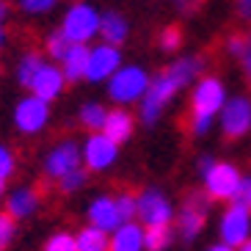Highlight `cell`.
<instances>
[{
    "mask_svg": "<svg viewBox=\"0 0 251 251\" xmlns=\"http://www.w3.org/2000/svg\"><path fill=\"white\" fill-rule=\"evenodd\" d=\"M50 122V102L39 100V97L28 94L20 100L14 108V127L23 135H39Z\"/></svg>",
    "mask_w": 251,
    "mask_h": 251,
    "instance_id": "10",
    "label": "cell"
},
{
    "mask_svg": "<svg viewBox=\"0 0 251 251\" xmlns=\"http://www.w3.org/2000/svg\"><path fill=\"white\" fill-rule=\"evenodd\" d=\"M64 86H67V77H64L61 67L45 61L42 69L36 72V77L30 80L28 91L33 97H39V100H45V102H52V100H58V97L64 94Z\"/></svg>",
    "mask_w": 251,
    "mask_h": 251,
    "instance_id": "13",
    "label": "cell"
},
{
    "mask_svg": "<svg viewBox=\"0 0 251 251\" xmlns=\"http://www.w3.org/2000/svg\"><path fill=\"white\" fill-rule=\"evenodd\" d=\"M149 72L144 67H135V64H122L116 75L108 80V97H111L116 105H130V102H141L149 91Z\"/></svg>",
    "mask_w": 251,
    "mask_h": 251,
    "instance_id": "3",
    "label": "cell"
},
{
    "mask_svg": "<svg viewBox=\"0 0 251 251\" xmlns=\"http://www.w3.org/2000/svg\"><path fill=\"white\" fill-rule=\"evenodd\" d=\"M179 45H182V33H179L177 28H166V30L160 33V50H163V52L179 50Z\"/></svg>",
    "mask_w": 251,
    "mask_h": 251,
    "instance_id": "32",
    "label": "cell"
},
{
    "mask_svg": "<svg viewBox=\"0 0 251 251\" xmlns=\"http://www.w3.org/2000/svg\"><path fill=\"white\" fill-rule=\"evenodd\" d=\"M174 240L171 226H149L144 229V251H166Z\"/></svg>",
    "mask_w": 251,
    "mask_h": 251,
    "instance_id": "24",
    "label": "cell"
},
{
    "mask_svg": "<svg viewBox=\"0 0 251 251\" xmlns=\"http://www.w3.org/2000/svg\"><path fill=\"white\" fill-rule=\"evenodd\" d=\"M14 171H17V157H14V152L0 144V182H6V179L11 177Z\"/></svg>",
    "mask_w": 251,
    "mask_h": 251,
    "instance_id": "30",
    "label": "cell"
},
{
    "mask_svg": "<svg viewBox=\"0 0 251 251\" xmlns=\"http://www.w3.org/2000/svg\"><path fill=\"white\" fill-rule=\"evenodd\" d=\"M116 199V207H119V215H122V221H135V213H138V201H135L133 193H119L113 196Z\"/></svg>",
    "mask_w": 251,
    "mask_h": 251,
    "instance_id": "27",
    "label": "cell"
},
{
    "mask_svg": "<svg viewBox=\"0 0 251 251\" xmlns=\"http://www.w3.org/2000/svg\"><path fill=\"white\" fill-rule=\"evenodd\" d=\"M86 179H89V171L80 166V169L69 171L67 177L58 179V191H61V193H75V191H80L83 185H86Z\"/></svg>",
    "mask_w": 251,
    "mask_h": 251,
    "instance_id": "26",
    "label": "cell"
},
{
    "mask_svg": "<svg viewBox=\"0 0 251 251\" xmlns=\"http://www.w3.org/2000/svg\"><path fill=\"white\" fill-rule=\"evenodd\" d=\"M204 221H207V199L201 196H191L179 207V215H177V226H179V235L185 240H193L204 229Z\"/></svg>",
    "mask_w": 251,
    "mask_h": 251,
    "instance_id": "15",
    "label": "cell"
},
{
    "mask_svg": "<svg viewBox=\"0 0 251 251\" xmlns=\"http://www.w3.org/2000/svg\"><path fill=\"white\" fill-rule=\"evenodd\" d=\"M3 185H6V182H0V196H3Z\"/></svg>",
    "mask_w": 251,
    "mask_h": 251,
    "instance_id": "42",
    "label": "cell"
},
{
    "mask_svg": "<svg viewBox=\"0 0 251 251\" xmlns=\"http://www.w3.org/2000/svg\"><path fill=\"white\" fill-rule=\"evenodd\" d=\"M6 17H8V6H6V0H0V28L6 23Z\"/></svg>",
    "mask_w": 251,
    "mask_h": 251,
    "instance_id": "37",
    "label": "cell"
},
{
    "mask_svg": "<svg viewBox=\"0 0 251 251\" xmlns=\"http://www.w3.org/2000/svg\"><path fill=\"white\" fill-rule=\"evenodd\" d=\"M226 50H229V55H240V58H243L246 52H249V42H246L243 36H232L226 42Z\"/></svg>",
    "mask_w": 251,
    "mask_h": 251,
    "instance_id": "33",
    "label": "cell"
},
{
    "mask_svg": "<svg viewBox=\"0 0 251 251\" xmlns=\"http://www.w3.org/2000/svg\"><path fill=\"white\" fill-rule=\"evenodd\" d=\"M75 246L77 251H111V235L89 224L75 235Z\"/></svg>",
    "mask_w": 251,
    "mask_h": 251,
    "instance_id": "21",
    "label": "cell"
},
{
    "mask_svg": "<svg viewBox=\"0 0 251 251\" xmlns=\"http://www.w3.org/2000/svg\"><path fill=\"white\" fill-rule=\"evenodd\" d=\"M100 23H102V14L97 11V6L91 3H72L67 8V14L61 20V30H64V36L72 42V45H86L94 36H100Z\"/></svg>",
    "mask_w": 251,
    "mask_h": 251,
    "instance_id": "4",
    "label": "cell"
},
{
    "mask_svg": "<svg viewBox=\"0 0 251 251\" xmlns=\"http://www.w3.org/2000/svg\"><path fill=\"white\" fill-rule=\"evenodd\" d=\"M3 42H6V30L0 28V47H3Z\"/></svg>",
    "mask_w": 251,
    "mask_h": 251,
    "instance_id": "41",
    "label": "cell"
},
{
    "mask_svg": "<svg viewBox=\"0 0 251 251\" xmlns=\"http://www.w3.org/2000/svg\"><path fill=\"white\" fill-rule=\"evenodd\" d=\"M207 251H235V249H232V246H226V243H213Z\"/></svg>",
    "mask_w": 251,
    "mask_h": 251,
    "instance_id": "38",
    "label": "cell"
},
{
    "mask_svg": "<svg viewBox=\"0 0 251 251\" xmlns=\"http://www.w3.org/2000/svg\"><path fill=\"white\" fill-rule=\"evenodd\" d=\"M240 199H243L246 204L251 207V177H246V179H243V193H240Z\"/></svg>",
    "mask_w": 251,
    "mask_h": 251,
    "instance_id": "35",
    "label": "cell"
},
{
    "mask_svg": "<svg viewBox=\"0 0 251 251\" xmlns=\"http://www.w3.org/2000/svg\"><path fill=\"white\" fill-rule=\"evenodd\" d=\"M201 72V61L193 55H182L171 64L166 72H160L157 77H152L147 97L138 102V116L144 125H155L163 116V111L171 105V100L177 97V91H182L188 83H193Z\"/></svg>",
    "mask_w": 251,
    "mask_h": 251,
    "instance_id": "1",
    "label": "cell"
},
{
    "mask_svg": "<svg viewBox=\"0 0 251 251\" xmlns=\"http://www.w3.org/2000/svg\"><path fill=\"white\" fill-rule=\"evenodd\" d=\"M80 166H83L80 147H77L72 138L58 141V144H55V147L45 155V160H42V171H45V177L55 179V182H58L61 177H67L69 171L80 169Z\"/></svg>",
    "mask_w": 251,
    "mask_h": 251,
    "instance_id": "9",
    "label": "cell"
},
{
    "mask_svg": "<svg viewBox=\"0 0 251 251\" xmlns=\"http://www.w3.org/2000/svg\"><path fill=\"white\" fill-rule=\"evenodd\" d=\"M218 127L226 138H243L251 133V100L243 94L229 97L218 113Z\"/></svg>",
    "mask_w": 251,
    "mask_h": 251,
    "instance_id": "8",
    "label": "cell"
},
{
    "mask_svg": "<svg viewBox=\"0 0 251 251\" xmlns=\"http://www.w3.org/2000/svg\"><path fill=\"white\" fill-rule=\"evenodd\" d=\"M17 235V221L8 213H0V251H6Z\"/></svg>",
    "mask_w": 251,
    "mask_h": 251,
    "instance_id": "28",
    "label": "cell"
},
{
    "mask_svg": "<svg viewBox=\"0 0 251 251\" xmlns=\"http://www.w3.org/2000/svg\"><path fill=\"white\" fill-rule=\"evenodd\" d=\"M45 50H47V55L50 58H55V61H64L67 58V52L72 50V42H69L67 36H64V30H52L50 36L45 39Z\"/></svg>",
    "mask_w": 251,
    "mask_h": 251,
    "instance_id": "25",
    "label": "cell"
},
{
    "mask_svg": "<svg viewBox=\"0 0 251 251\" xmlns=\"http://www.w3.org/2000/svg\"><path fill=\"white\" fill-rule=\"evenodd\" d=\"M138 201V213L135 218L141 221V226L149 229V226H171L174 221V204L160 188H147L135 196Z\"/></svg>",
    "mask_w": 251,
    "mask_h": 251,
    "instance_id": "6",
    "label": "cell"
},
{
    "mask_svg": "<svg viewBox=\"0 0 251 251\" xmlns=\"http://www.w3.org/2000/svg\"><path fill=\"white\" fill-rule=\"evenodd\" d=\"M77 119H80V125L89 130V133H102L105 127V119H108V108L100 102H86L80 108V113H77Z\"/></svg>",
    "mask_w": 251,
    "mask_h": 251,
    "instance_id": "22",
    "label": "cell"
},
{
    "mask_svg": "<svg viewBox=\"0 0 251 251\" xmlns=\"http://www.w3.org/2000/svg\"><path fill=\"white\" fill-rule=\"evenodd\" d=\"M86 215H89L91 226L102 229L108 235H113V232L125 224L122 215H119V207H116V199H113V196H97V199H91Z\"/></svg>",
    "mask_w": 251,
    "mask_h": 251,
    "instance_id": "14",
    "label": "cell"
},
{
    "mask_svg": "<svg viewBox=\"0 0 251 251\" xmlns=\"http://www.w3.org/2000/svg\"><path fill=\"white\" fill-rule=\"evenodd\" d=\"M39 210V191L36 188H14L6 199V213L14 218V221H23Z\"/></svg>",
    "mask_w": 251,
    "mask_h": 251,
    "instance_id": "16",
    "label": "cell"
},
{
    "mask_svg": "<svg viewBox=\"0 0 251 251\" xmlns=\"http://www.w3.org/2000/svg\"><path fill=\"white\" fill-rule=\"evenodd\" d=\"M42 64H45L42 52H36V50L23 52V58H20V64H17V80H20V86H25V89H28L30 80H33V77H36V72L42 69Z\"/></svg>",
    "mask_w": 251,
    "mask_h": 251,
    "instance_id": "23",
    "label": "cell"
},
{
    "mask_svg": "<svg viewBox=\"0 0 251 251\" xmlns=\"http://www.w3.org/2000/svg\"><path fill=\"white\" fill-rule=\"evenodd\" d=\"M213 163H215V157H210V155H204V157H199V174L204 177L207 171L213 169Z\"/></svg>",
    "mask_w": 251,
    "mask_h": 251,
    "instance_id": "34",
    "label": "cell"
},
{
    "mask_svg": "<svg viewBox=\"0 0 251 251\" xmlns=\"http://www.w3.org/2000/svg\"><path fill=\"white\" fill-rule=\"evenodd\" d=\"M235 251H251V240H246V243L243 246H237V249Z\"/></svg>",
    "mask_w": 251,
    "mask_h": 251,
    "instance_id": "40",
    "label": "cell"
},
{
    "mask_svg": "<svg viewBox=\"0 0 251 251\" xmlns=\"http://www.w3.org/2000/svg\"><path fill=\"white\" fill-rule=\"evenodd\" d=\"M218 229H221V243L232 246V249L243 246L246 240H251V207L243 199L229 201Z\"/></svg>",
    "mask_w": 251,
    "mask_h": 251,
    "instance_id": "7",
    "label": "cell"
},
{
    "mask_svg": "<svg viewBox=\"0 0 251 251\" xmlns=\"http://www.w3.org/2000/svg\"><path fill=\"white\" fill-rule=\"evenodd\" d=\"M122 69V52L113 45H94L89 47V64H86V80L108 83Z\"/></svg>",
    "mask_w": 251,
    "mask_h": 251,
    "instance_id": "12",
    "label": "cell"
},
{
    "mask_svg": "<svg viewBox=\"0 0 251 251\" xmlns=\"http://www.w3.org/2000/svg\"><path fill=\"white\" fill-rule=\"evenodd\" d=\"M80 157L86 171H108L119 157V144H113L105 133H89L80 147Z\"/></svg>",
    "mask_w": 251,
    "mask_h": 251,
    "instance_id": "11",
    "label": "cell"
},
{
    "mask_svg": "<svg viewBox=\"0 0 251 251\" xmlns=\"http://www.w3.org/2000/svg\"><path fill=\"white\" fill-rule=\"evenodd\" d=\"M127 33H130V25H127L125 17L119 14V11H105L102 23H100V36H102L105 45L119 47L127 39Z\"/></svg>",
    "mask_w": 251,
    "mask_h": 251,
    "instance_id": "19",
    "label": "cell"
},
{
    "mask_svg": "<svg viewBox=\"0 0 251 251\" xmlns=\"http://www.w3.org/2000/svg\"><path fill=\"white\" fill-rule=\"evenodd\" d=\"M226 89L218 77H201L196 80L191 91V133L193 135H207L218 122L224 102H226Z\"/></svg>",
    "mask_w": 251,
    "mask_h": 251,
    "instance_id": "2",
    "label": "cell"
},
{
    "mask_svg": "<svg viewBox=\"0 0 251 251\" xmlns=\"http://www.w3.org/2000/svg\"><path fill=\"white\" fill-rule=\"evenodd\" d=\"M86 64H89V47L72 45V50L67 52V58L61 61V72H64L67 83L86 80Z\"/></svg>",
    "mask_w": 251,
    "mask_h": 251,
    "instance_id": "20",
    "label": "cell"
},
{
    "mask_svg": "<svg viewBox=\"0 0 251 251\" xmlns=\"http://www.w3.org/2000/svg\"><path fill=\"white\" fill-rule=\"evenodd\" d=\"M237 11H240V17L251 20V0H240V3H237Z\"/></svg>",
    "mask_w": 251,
    "mask_h": 251,
    "instance_id": "36",
    "label": "cell"
},
{
    "mask_svg": "<svg viewBox=\"0 0 251 251\" xmlns=\"http://www.w3.org/2000/svg\"><path fill=\"white\" fill-rule=\"evenodd\" d=\"M133 127H135L133 113H127L125 108H113V111H108V119H105L102 133L108 135L113 144H125V141L133 135Z\"/></svg>",
    "mask_w": 251,
    "mask_h": 251,
    "instance_id": "17",
    "label": "cell"
},
{
    "mask_svg": "<svg viewBox=\"0 0 251 251\" xmlns=\"http://www.w3.org/2000/svg\"><path fill=\"white\" fill-rule=\"evenodd\" d=\"M243 174L237 169L235 163H226V160H215L213 169L207 171L201 182H204V193L207 199H215V201H235L240 199L243 193Z\"/></svg>",
    "mask_w": 251,
    "mask_h": 251,
    "instance_id": "5",
    "label": "cell"
},
{
    "mask_svg": "<svg viewBox=\"0 0 251 251\" xmlns=\"http://www.w3.org/2000/svg\"><path fill=\"white\" fill-rule=\"evenodd\" d=\"M17 6L25 14H45V11L58 6V0H17Z\"/></svg>",
    "mask_w": 251,
    "mask_h": 251,
    "instance_id": "31",
    "label": "cell"
},
{
    "mask_svg": "<svg viewBox=\"0 0 251 251\" xmlns=\"http://www.w3.org/2000/svg\"><path fill=\"white\" fill-rule=\"evenodd\" d=\"M45 251H77L75 235H69V232H55V235L45 243Z\"/></svg>",
    "mask_w": 251,
    "mask_h": 251,
    "instance_id": "29",
    "label": "cell"
},
{
    "mask_svg": "<svg viewBox=\"0 0 251 251\" xmlns=\"http://www.w3.org/2000/svg\"><path fill=\"white\" fill-rule=\"evenodd\" d=\"M243 64H246V69H249V72H251V45H249V52H246V55H243Z\"/></svg>",
    "mask_w": 251,
    "mask_h": 251,
    "instance_id": "39",
    "label": "cell"
},
{
    "mask_svg": "<svg viewBox=\"0 0 251 251\" xmlns=\"http://www.w3.org/2000/svg\"><path fill=\"white\" fill-rule=\"evenodd\" d=\"M111 251H144V226L127 221L111 235Z\"/></svg>",
    "mask_w": 251,
    "mask_h": 251,
    "instance_id": "18",
    "label": "cell"
}]
</instances>
